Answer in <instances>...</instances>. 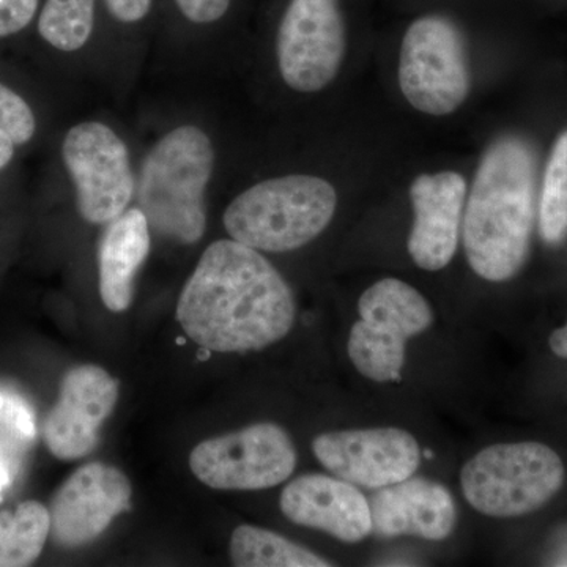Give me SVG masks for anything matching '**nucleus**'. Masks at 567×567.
Instances as JSON below:
<instances>
[{"mask_svg": "<svg viewBox=\"0 0 567 567\" xmlns=\"http://www.w3.org/2000/svg\"><path fill=\"white\" fill-rule=\"evenodd\" d=\"M297 306L274 265L240 241L205 249L183 287L177 319L192 341L212 352H249L281 341Z\"/></svg>", "mask_w": 567, "mask_h": 567, "instance_id": "1", "label": "nucleus"}, {"mask_svg": "<svg viewBox=\"0 0 567 567\" xmlns=\"http://www.w3.org/2000/svg\"><path fill=\"white\" fill-rule=\"evenodd\" d=\"M535 197L532 147L513 136L495 141L477 167L462 223L466 260L477 276L503 282L524 267L535 223Z\"/></svg>", "mask_w": 567, "mask_h": 567, "instance_id": "2", "label": "nucleus"}, {"mask_svg": "<svg viewBox=\"0 0 567 567\" xmlns=\"http://www.w3.org/2000/svg\"><path fill=\"white\" fill-rule=\"evenodd\" d=\"M213 164L212 141L196 126L175 128L152 148L142 166L137 199L156 233L185 245L203 238L204 194Z\"/></svg>", "mask_w": 567, "mask_h": 567, "instance_id": "3", "label": "nucleus"}, {"mask_svg": "<svg viewBox=\"0 0 567 567\" xmlns=\"http://www.w3.org/2000/svg\"><path fill=\"white\" fill-rule=\"evenodd\" d=\"M338 207L331 183L311 175H287L257 183L224 213L233 240L257 251L287 252L315 240Z\"/></svg>", "mask_w": 567, "mask_h": 567, "instance_id": "4", "label": "nucleus"}, {"mask_svg": "<svg viewBox=\"0 0 567 567\" xmlns=\"http://www.w3.org/2000/svg\"><path fill=\"white\" fill-rule=\"evenodd\" d=\"M566 468L551 447L536 442L484 447L465 462L461 487L477 513L495 518L527 516L550 502Z\"/></svg>", "mask_w": 567, "mask_h": 567, "instance_id": "5", "label": "nucleus"}, {"mask_svg": "<svg viewBox=\"0 0 567 567\" xmlns=\"http://www.w3.org/2000/svg\"><path fill=\"white\" fill-rule=\"evenodd\" d=\"M358 315L347 342L350 361L372 382H399L406 341L434 323L431 305L415 287L386 278L361 295Z\"/></svg>", "mask_w": 567, "mask_h": 567, "instance_id": "6", "label": "nucleus"}, {"mask_svg": "<svg viewBox=\"0 0 567 567\" xmlns=\"http://www.w3.org/2000/svg\"><path fill=\"white\" fill-rule=\"evenodd\" d=\"M399 84L409 103L424 114H451L465 102L468 58L453 21L424 17L410 25L402 41Z\"/></svg>", "mask_w": 567, "mask_h": 567, "instance_id": "7", "label": "nucleus"}, {"mask_svg": "<svg viewBox=\"0 0 567 567\" xmlns=\"http://www.w3.org/2000/svg\"><path fill=\"white\" fill-rule=\"evenodd\" d=\"M189 466L197 480L218 491H264L289 480L297 451L281 425L259 423L205 440L189 454Z\"/></svg>", "mask_w": 567, "mask_h": 567, "instance_id": "8", "label": "nucleus"}, {"mask_svg": "<svg viewBox=\"0 0 567 567\" xmlns=\"http://www.w3.org/2000/svg\"><path fill=\"white\" fill-rule=\"evenodd\" d=\"M62 156L85 221L106 224L125 212L134 194V175L128 148L110 126L100 122L73 126L63 141Z\"/></svg>", "mask_w": 567, "mask_h": 567, "instance_id": "9", "label": "nucleus"}, {"mask_svg": "<svg viewBox=\"0 0 567 567\" xmlns=\"http://www.w3.org/2000/svg\"><path fill=\"white\" fill-rule=\"evenodd\" d=\"M346 51L339 0H292L278 32L282 80L298 92H317L334 80Z\"/></svg>", "mask_w": 567, "mask_h": 567, "instance_id": "10", "label": "nucleus"}, {"mask_svg": "<svg viewBox=\"0 0 567 567\" xmlns=\"http://www.w3.org/2000/svg\"><path fill=\"white\" fill-rule=\"evenodd\" d=\"M312 453L334 476L368 488L409 480L421 464L415 436L398 427L328 432L312 442Z\"/></svg>", "mask_w": 567, "mask_h": 567, "instance_id": "11", "label": "nucleus"}, {"mask_svg": "<svg viewBox=\"0 0 567 567\" xmlns=\"http://www.w3.org/2000/svg\"><path fill=\"white\" fill-rule=\"evenodd\" d=\"M132 483L115 466L82 465L62 484L51 503V533L63 547L92 543L123 511L130 509Z\"/></svg>", "mask_w": 567, "mask_h": 567, "instance_id": "12", "label": "nucleus"}, {"mask_svg": "<svg viewBox=\"0 0 567 567\" xmlns=\"http://www.w3.org/2000/svg\"><path fill=\"white\" fill-rule=\"evenodd\" d=\"M118 398L117 380L103 368L85 364L63 377L61 395L44 423V442L55 457L87 456L99 443V429Z\"/></svg>", "mask_w": 567, "mask_h": 567, "instance_id": "13", "label": "nucleus"}, {"mask_svg": "<svg viewBox=\"0 0 567 567\" xmlns=\"http://www.w3.org/2000/svg\"><path fill=\"white\" fill-rule=\"evenodd\" d=\"M415 223L409 254L425 271H439L453 260L464 223L466 182L461 174L443 171L423 174L410 188Z\"/></svg>", "mask_w": 567, "mask_h": 567, "instance_id": "14", "label": "nucleus"}, {"mask_svg": "<svg viewBox=\"0 0 567 567\" xmlns=\"http://www.w3.org/2000/svg\"><path fill=\"white\" fill-rule=\"evenodd\" d=\"M279 506L293 524L320 529L342 543L357 544L372 533L369 499L338 476L297 477L284 488Z\"/></svg>", "mask_w": 567, "mask_h": 567, "instance_id": "15", "label": "nucleus"}, {"mask_svg": "<svg viewBox=\"0 0 567 567\" xmlns=\"http://www.w3.org/2000/svg\"><path fill=\"white\" fill-rule=\"evenodd\" d=\"M372 533L382 537L415 536L446 539L456 528L453 495L443 484L410 476L379 488L371 502Z\"/></svg>", "mask_w": 567, "mask_h": 567, "instance_id": "16", "label": "nucleus"}, {"mask_svg": "<svg viewBox=\"0 0 567 567\" xmlns=\"http://www.w3.org/2000/svg\"><path fill=\"white\" fill-rule=\"evenodd\" d=\"M141 208L123 212L104 230L99 249L100 295L111 311L132 305L134 281L151 252V230Z\"/></svg>", "mask_w": 567, "mask_h": 567, "instance_id": "17", "label": "nucleus"}, {"mask_svg": "<svg viewBox=\"0 0 567 567\" xmlns=\"http://www.w3.org/2000/svg\"><path fill=\"white\" fill-rule=\"evenodd\" d=\"M230 558L240 567H328V559L268 529L240 525L230 537Z\"/></svg>", "mask_w": 567, "mask_h": 567, "instance_id": "18", "label": "nucleus"}, {"mask_svg": "<svg viewBox=\"0 0 567 567\" xmlns=\"http://www.w3.org/2000/svg\"><path fill=\"white\" fill-rule=\"evenodd\" d=\"M51 532L50 511L39 502H24L0 513V567L32 565Z\"/></svg>", "mask_w": 567, "mask_h": 567, "instance_id": "19", "label": "nucleus"}, {"mask_svg": "<svg viewBox=\"0 0 567 567\" xmlns=\"http://www.w3.org/2000/svg\"><path fill=\"white\" fill-rule=\"evenodd\" d=\"M93 21L95 0H47L39 32L55 50L73 52L91 39Z\"/></svg>", "mask_w": 567, "mask_h": 567, "instance_id": "20", "label": "nucleus"}, {"mask_svg": "<svg viewBox=\"0 0 567 567\" xmlns=\"http://www.w3.org/2000/svg\"><path fill=\"white\" fill-rule=\"evenodd\" d=\"M539 229L548 245H558L567 235V132L555 142L544 175L539 204Z\"/></svg>", "mask_w": 567, "mask_h": 567, "instance_id": "21", "label": "nucleus"}, {"mask_svg": "<svg viewBox=\"0 0 567 567\" xmlns=\"http://www.w3.org/2000/svg\"><path fill=\"white\" fill-rule=\"evenodd\" d=\"M35 115L18 93L0 84V130L9 134L14 144H25L35 134Z\"/></svg>", "mask_w": 567, "mask_h": 567, "instance_id": "22", "label": "nucleus"}, {"mask_svg": "<svg viewBox=\"0 0 567 567\" xmlns=\"http://www.w3.org/2000/svg\"><path fill=\"white\" fill-rule=\"evenodd\" d=\"M0 434L11 436L22 445L35 439V416L20 395L0 390Z\"/></svg>", "mask_w": 567, "mask_h": 567, "instance_id": "23", "label": "nucleus"}, {"mask_svg": "<svg viewBox=\"0 0 567 567\" xmlns=\"http://www.w3.org/2000/svg\"><path fill=\"white\" fill-rule=\"evenodd\" d=\"M39 0H0V39L28 28L35 17Z\"/></svg>", "mask_w": 567, "mask_h": 567, "instance_id": "24", "label": "nucleus"}, {"mask_svg": "<svg viewBox=\"0 0 567 567\" xmlns=\"http://www.w3.org/2000/svg\"><path fill=\"white\" fill-rule=\"evenodd\" d=\"M186 20L196 24H210L221 20L229 10L230 0H175Z\"/></svg>", "mask_w": 567, "mask_h": 567, "instance_id": "25", "label": "nucleus"}, {"mask_svg": "<svg viewBox=\"0 0 567 567\" xmlns=\"http://www.w3.org/2000/svg\"><path fill=\"white\" fill-rule=\"evenodd\" d=\"M104 2L112 17L122 22L144 20L152 7V0H104Z\"/></svg>", "mask_w": 567, "mask_h": 567, "instance_id": "26", "label": "nucleus"}, {"mask_svg": "<svg viewBox=\"0 0 567 567\" xmlns=\"http://www.w3.org/2000/svg\"><path fill=\"white\" fill-rule=\"evenodd\" d=\"M548 347L559 358L567 360V322L565 327L558 328L548 338Z\"/></svg>", "mask_w": 567, "mask_h": 567, "instance_id": "27", "label": "nucleus"}, {"mask_svg": "<svg viewBox=\"0 0 567 567\" xmlns=\"http://www.w3.org/2000/svg\"><path fill=\"white\" fill-rule=\"evenodd\" d=\"M13 153L14 142L11 141L9 134L3 133L2 130H0V171H2L3 167L9 166V163L13 159Z\"/></svg>", "mask_w": 567, "mask_h": 567, "instance_id": "28", "label": "nucleus"}, {"mask_svg": "<svg viewBox=\"0 0 567 567\" xmlns=\"http://www.w3.org/2000/svg\"><path fill=\"white\" fill-rule=\"evenodd\" d=\"M551 565L567 566V528L559 535L557 546L551 550Z\"/></svg>", "mask_w": 567, "mask_h": 567, "instance_id": "29", "label": "nucleus"}]
</instances>
